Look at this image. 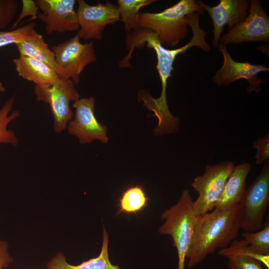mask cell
<instances>
[{"instance_id": "obj_1", "label": "cell", "mask_w": 269, "mask_h": 269, "mask_svg": "<svg viewBox=\"0 0 269 269\" xmlns=\"http://www.w3.org/2000/svg\"><path fill=\"white\" fill-rule=\"evenodd\" d=\"M200 14L193 12L186 15L185 19L188 26L192 31L190 40L184 46L174 49L165 48L160 42L157 35L152 30L145 28H138L127 35L126 47L129 50L128 54L119 62L121 68L131 67L130 60L135 48H140L146 44L152 48L157 57L156 69L161 83L160 96L157 99L149 93L140 91L138 97L143 103V106L152 112L158 120L154 130L156 135H161L176 132L179 127V119L173 116L168 109L166 88L167 80L171 76L173 64L177 55L185 54L192 47H198L205 52L210 49L209 44L205 40L207 33L199 25Z\"/></svg>"}, {"instance_id": "obj_2", "label": "cell", "mask_w": 269, "mask_h": 269, "mask_svg": "<svg viewBox=\"0 0 269 269\" xmlns=\"http://www.w3.org/2000/svg\"><path fill=\"white\" fill-rule=\"evenodd\" d=\"M240 229L239 205L197 216L192 241L187 258L188 268L202 262L217 249L228 247L238 236Z\"/></svg>"}, {"instance_id": "obj_3", "label": "cell", "mask_w": 269, "mask_h": 269, "mask_svg": "<svg viewBox=\"0 0 269 269\" xmlns=\"http://www.w3.org/2000/svg\"><path fill=\"white\" fill-rule=\"evenodd\" d=\"M193 12L202 14L204 10L194 0H181L159 12H140L138 27L152 30L162 45L174 47L186 37L185 18Z\"/></svg>"}, {"instance_id": "obj_4", "label": "cell", "mask_w": 269, "mask_h": 269, "mask_svg": "<svg viewBox=\"0 0 269 269\" xmlns=\"http://www.w3.org/2000/svg\"><path fill=\"white\" fill-rule=\"evenodd\" d=\"M193 201L187 189L184 190L176 204L162 214L165 221L159 228L161 235H170L178 255L177 269H185V260L194 233L197 216Z\"/></svg>"}, {"instance_id": "obj_5", "label": "cell", "mask_w": 269, "mask_h": 269, "mask_svg": "<svg viewBox=\"0 0 269 269\" xmlns=\"http://www.w3.org/2000/svg\"><path fill=\"white\" fill-rule=\"evenodd\" d=\"M238 205L240 229L247 232L261 230L269 205V160L264 163L260 174L246 189Z\"/></svg>"}, {"instance_id": "obj_6", "label": "cell", "mask_w": 269, "mask_h": 269, "mask_svg": "<svg viewBox=\"0 0 269 269\" xmlns=\"http://www.w3.org/2000/svg\"><path fill=\"white\" fill-rule=\"evenodd\" d=\"M75 35L70 39L52 47L58 77L71 80L75 85L80 82L84 68L97 60L93 42L82 43Z\"/></svg>"}, {"instance_id": "obj_7", "label": "cell", "mask_w": 269, "mask_h": 269, "mask_svg": "<svg viewBox=\"0 0 269 269\" xmlns=\"http://www.w3.org/2000/svg\"><path fill=\"white\" fill-rule=\"evenodd\" d=\"M34 93L37 101L49 105L53 117L54 131L57 133L64 131L73 116L70 103L80 99V95L73 81L58 77L51 84L36 85Z\"/></svg>"}, {"instance_id": "obj_8", "label": "cell", "mask_w": 269, "mask_h": 269, "mask_svg": "<svg viewBox=\"0 0 269 269\" xmlns=\"http://www.w3.org/2000/svg\"><path fill=\"white\" fill-rule=\"evenodd\" d=\"M234 166L232 161L207 165L204 173L193 179L190 185L198 194L193 202V210L196 216L205 214L215 208Z\"/></svg>"}, {"instance_id": "obj_9", "label": "cell", "mask_w": 269, "mask_h": 269, "mask_svg": "<svg viewBox=\"0 0 269 269\" xmlns=\"http://www.w3.org/2000/svg\"><path fill=\"white\" fill-rule=\"evenodd\" d=\"M77 2L80 28L77 35L80 39L100 40L106 26L120 20L118 6L109 0L105 4L98 2L95 5H89L84 0Z\"/></svg>"}, {"instance_id": "obj_10", "label": "cell", "mask_w": 269, "mask_h": 269, "mask_svg": "<svg viewBox=\"0 0 269 269\" xmlns=\"http://www.w3.org/2000/svg\"><path fill=\"white\" fill-rule=\"evenodd\" d=\"M259 41L269 42V17L260 0H251L247 17L221 37L219 43L226 45Z\"/></svg>"}, {"instance_id": "obj_11", "label": "cell", "mask_w": 269, "mask_h": 269, "mask_svg": "<svg viewBox=\"0 0 269 269\" xmlns=\"http://www.w3.org/2000/svg\"><path fill=\"white\" fill-rule=\"evenodd\" d=\"M219 50L223 56V63L213 76L212 80L218 86L228 85L235 81L245 79L249 83L247 88L249 93H257L261 91V83H265L267 80L261 78L258 74L262 72H269V68L264 65L253 64L247 62H237L232 58L228 51L226 45L219 43Z\"/></svg>"}, {"instance_id": "obj_12", "label": "cell", "mask_w": 269, "mask_h": 269, "mask_svg": "<svg viewBox=\"0 0 269 269\" xmlns=\"http://www.w3.org/2000/svg\"><path fill=\"white\" fill-rule=\"evenodd\" d=\"M95 99L94 97L80 98L74 102V118L67 128L69 134L79 139L80 143L91 142L95 139L103 143L108 141L107 129L97 120L95 114Z\"/></svg>"}, {"instance_id": "obj_13", "label": "cell", "mask_w": 269, "mask_h": 269, "mask_svg": "<svg viewBox=\"0 0 269 269\" xmlns=\"http://www.w3.org/2000/svg\"><path fill=\"white\" fill-rule=\"evenodd\" d=\"M35 2L43 11L38 13L37 18L45 24L47 33L79 29L75 0H38Z\"/></svg>"}, {"instance_id": "obj_14", "label": "cell", "mask_w": 269, "mask_h": 269, "mask_svg": "<svg viewBox=\"0 0 269 269\" xmlns=\"http://www.w3.org/2000/svg\"><path fill=\"white\" fill-rule=\"evenodd\" d=\"M215 6H211L202 1H197L203 10L208 12L213 25V45L218 47L221 35L225 25L229 29L242 22L248 15L250 2L247 0H220Z\"/></svg>"}, {"instance_id": "obj_15", "label": "cell", "mask_w": 269, "mask_h": 269, "mask_svg": "<svg viewBox=\"0 0 269 269\" xmlns=\"http://www.w3.org/2000/svg\"><path fill=\"white\" fill-rule=\"evenodd\" d=\"M251 168V165L248 162L234 166L215 208L224 211L240 203L246 190V180Z\"/></svg>"}, {"instance_id": "obj_16", "label": "cell", "mask_w": 269, "mask_h": 269, "mask_svg": "<svg viewBox=\"0 0 269 269\" xmlns=\"http://www.w3.org/2000/svg\"><path fill=\"white\" fill-rule=\"evenodd\" d=\"M12 62L19 76L37 86L51 84L58 78L56 72L48 66L31 57L20 55Z\"/></svg>"}, {"instance_id": "obj_17", "label": "cell", "mask_w": 269, "mask_h": 269, "mask_svg": "<svg viewBox=\"0 0 269 269\" xmlns=\"http://www.w3.org/2000/svg\"><path fill=\"white\" fill-rule=\"evenodd\" d=\"M15 45L20 55L34 58L45 64L56 72L57 66L54 52L48 47L42 35L35 30L24 40Z\"/></svg>"}, {"instance_id": "obj_18", "label": "cell", "mask_w": 269, "mask_h": 269, "mask_svg": "<svg viewBox=\"0 0 269 269\" xmlns=\"http://www.w3.org/2000/svg\"><path fill=\"white\" fill-rule=\"evenodd\" d=\"M157 0H118V9L120 21L125 25L127 35L138 28L139 9Z\"/></svg>"}, {"instance_id": "obj_19", "label": "cell", "mask_w": 269, "mask_h": 269, "mask_svg": "<svg viewBox=\"0 0 269 269\" xmlns=\"http://www.w3.org/2000/svg\"><path fill=\"white\" fill-rule=\"evenodd\" d=\"M264 228L255 232H244L242 234L243 239L234 242L244 247L250 252L257 254L269 255V223L263 225Z\"/></svg>"}, {"instance_id": "obj_20", "label": "cell", "mask_w": 269, "mask_h": 269, "mask_svg": "<svg viewBox=\"0 0 269 269\" xmlns=\"http://www.w3.org/2000/svg\"><path fill=\"white\" fill-rule=\"evenodd\" d=\"M148 199L142 186L129 187L123 192L119 199L118 214L122 212L136 214L147 206Z\"/></svg>"}, {"instance_id": "obj_21", "label": "cell", "mask_w": 269, "mask_h": 269, "mask_svg": "<svg viewBox=\"0 0 269 269\" xmlns=\"http://www.w3.org/2000/svg\"><path fill=\"white\" fill-rule=\"evenodd\" d=\"M14 100L15 96L12 95L0 109V143L16 146L18 143L17 137L12 131L7 129L8 124L20 115L18 111H14L9 115Z\"/></svg>"}, {"instance_id": "obj_22", "label": "cell", "mask_w": 269, "mask_h": 269, "mask_svg": "<svg viewBox=\"0 0 269 269\" xmlns=\"http://www.w3.org/2000/svg\"><path fill=\"white\" fill-rule=\"evenodd\" d=\"M108 243L109 235L104 227L103 242L99 255L96 258L83 262L78 265H71V269H120L118 265H114L110 261Z\"/></svg>"}, {"instance_id": "obj_23", "label": "cell", "mask_w": 269, "mask_h": 269, "mask_svg": "<svg viewBox=\"0 0 269 269\" xmlns=\"http://www.w3.org/2000/svg\"><path fill=\"white\" fill-rule=\"evenodd\" d=\"M35 26L36 23L32 22L11 31H0V47L23 41L35 30Z\"/></svg>"}, {"instance_id": "obj_24", "label": "cell", "mask_w": 269, "mask_h": 269, "mask_svg": "<svg viewBox=\"0 0 269 269\" xmlns=\"http://www.w3.org/2000/svg\"><path fill=\"white\" fill-rule=\"evenodd\" d=\"M227 258L229 269H263L260 262L249 256L234 255Z\"/></svg>"}, {"instance_id": "obj_25", "label": "cell", "mask_w": 269, "mask_h": 269, "mask_svg": "<svg viewBox=\"0 0 269 269\" xmlns=\"http://www.w3.org/2000/svg\"><path fill=\"white\" fill-rule=\"evenodd\" d=\"M16 8L15 0H0V29L8 25L15 14Z\"/></svg>"}, {"instance_id": "obj_26", "label": "cell", "mask_w": 269, "mask_h": 269, "mask_svg": "<svg viewBox=\"0 0 269 269\" xmlns=\"http://www.w3.org/2000/svg\"><path fill=\"white\" fill-rule=\"evenodd\" d=\"M253 147L257 149L256 163L261 164L269 160V134L263 137H259L254 142Z\"/></svg>"}, {"instance_id": "obj_27", "label": "cell", "mask_w": 269, "mask_h": 269, "mask_svg": "<svg viewBox=\"0 0 269 269\" xmlns=\"http://www.w3.org/2000/svg\"><path fill=\"white\" fill-rule=\"evenodd\" d=\"M22 8L21 12L18 19L13 24L12 28H14L20 20L25 16L30 15L31 18L30 20H33L37 18L38 6L35 1L31 0H22Z\"/></svg>"}, {"instance_id": "obj_28", "label": "cell", "mask_w": 269, "mask_h": 269, "mask_svg": "<svg viewBox=\"0 0 269 269\" xmlns=\"http://www.w3.org/2000/svg\"><path fill=\"white\" fill-rule=\"evenodd\" d=\"M71 265L66 261L63 255H58L48 264V269H71Z\"/></svg>"}, {"instance_id": "obj_29", "label": "cell", "mask_w": 269, "mask_h": 269, "mask_svg": "<svg viewBox=\"0 0 269 269\" xmlns=\"http://www.w3.org/2000/svg\"><path fill=\"white\" fill-rule=\"evenodd\" d=\"M6 243L0 241V269L6 268L12 262V259L8 255Z\"/></svg>"}]
</instances>
